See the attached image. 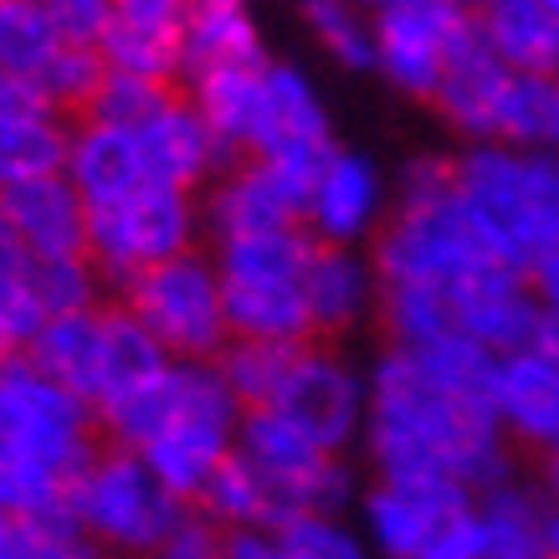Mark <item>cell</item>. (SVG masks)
<instances>
[{"mask_svg":"<svg viewBox=\"0 0 559 559\" xmlns=\"http://www.w3.org/2000/svg\"><path fill=\"white\" fill-rule=\"evenodd\" d=\"M26 359L41 374H51L57 385H68L72 395H83L87 406H98L103 385H108V308L98 304L83 313L47 319Z\"/></svg>","mask_w":559,"mask_h":559,"instance_id":"obj_22","label":"cell"},{"mask_svg":"<svg viewBox=\"0 0 559 559\" xmlns=\"http://www.w3.org/2000/svg\"><path fill=\"white\" fill-rule=\"evenodd\" d=\"M447 298H452V319H457L462 334L477 340L483 349H492L498 359L539 344L544 298L534 293L528 272L509 267V262L477 267L473 277H462Z\"/></svg>","mask_w":559,"mask_h":559,"instance_id":"obj_13","label":"cell"},{"mask_svg":"<svg viewBox=\"0 0 559 559\" xmlns=\"http://www.w3.org/2000/svg\"><path fill=\"white\" fill-rule=\"evenodd\" d=\"M221 559H288V555H283V539L272 528H226Z\"/></svg>","mask_w":559,"mask_h":559,"instance_id":"obj_42","label":"cell"},{"mask_svg":"<svg viewBox=\"0 0 559 559\" xmlns=\"http://www.w3.org/2000/svg\"><path fill=\"white\" fill-rule=\"evenodd\" d=\"M201 231L205 216L190 190L144 186L114 205L87 211V257L103 272V283H114L123 293L139 272L165 267L175 257L195 252Z\"/></svg>","mask_w":559,"mask_h":559,"instance_id":"obj_8","label":"cell"},{"mask_svg":"<svg viewBox=\"0 0 559 559\" xmlns=\"http://www.w3.org/2000/svg\"><path fill=\"white\" fill-rule=\"evenodd\" d=\"M539 5H544V11H555V16H559V0H539Z\"/></svg>","mask_w":559,"mask_h":559,"instance_id":"obj_50","label":"cell"},{"mask_svg":"<svg viewBox=\"0 0 559 559\" xmlns=\"http://www.w3.org/2000/svg\"><path fill=\"white\" fill-rule=\"evenodd\" d=\"M416 365H421L441 390H452L462 401H477V406H488V390H492V370H498V355L483 349L477 340H467L462 329L452 334H441L437 344H426L416 349Z\"/></svg>","mask_w":559,"mask_h":559,"instance_id":"obj_31","label":"cell"},{"mask_svg":"<svg viewBox=\"0 0 559 559\" xmlns=\"http://www.w3.org/2000/svg\"><path fill=\"white\" fill-rule=\"evenodd\" d=\"M488 406L513 452H534L544 462L559 447V359L539 344L503 355L492 370Z\"/></svg>","mask_w":559,"mask_h":559,"instance_id":"obj_15","label":"cell"},{"mask_svg":"<svg viewBox=\"0 0 559 559\" xmlns=\"http://www.w3.org/2000/svg\"><path fill=\"white\" fill-rule=\"evenodd\" d=\"M32 283H36L41 308H47V319H62V313L98 308L103 272L93 267V257H57V262H36Z\"/></svg>","mask_w":559,"mask_h":559,"instance_id":"obj_36","label":"cell"},{"mask_svg":"<svg viewBox=\"0 0 559 559\" xmlns=\"http://www.w3.org/2000/svg\"><path fill=\"white\" fill-rule=\"evenodd\" d=\"M477 498L452 477H380L365 492V524L385 559H411L447 524L473 513Z\"/></svg>","mask_w":559,"mask_h":559,"instance_id":"obj_12","label":"cell"},{"mask_svg":"<svg viewBox=\"0 0 559 559\" xmlns=\"http://www.w3.org/2000/svg\"><path fill=\"white\" fill-rule=\"evenodd\" d=\"M175 98V87L165 83H144V78H123V72H108L98 87V98H93V108H87L83 119L93 123H108V129H144V123L165 108V103Z\"/></svg>","mask_w":559,"mask_h":559,"instance_id":"obj_37","label":"cell"},{"mask_svg":"<svg viewBox=\"0 0 559 559\" xmlns=\"http://www.w3.org/2000/svg\"><path fill=\"white\" fill-rule=\"evenodd\" d=\"M308 252H313V237L304 226L216 241L211 257H216L221 288H226L231 340H272V344L313 340L308 298H304Z\"/></svg>","mask_w":559,"mask_h":559,"instance_id":"obj_3","label":"cell"},{"mask_svg":"<svg viewBox=\"0 0 559 559\" xmlns=\"http://www.w3.org/2000/svg\"><path fill=\"white\" fill-rule=\"evenodd\" d=\"M513 83V68L488 47L483 26H473L457 36L452 47V62L441 72L437 87V114L447 119V129H457L467 144H492V129H498V108H503V93Z\"/></svg>","mask_w":559,"mask_h":559,"instance_id":"obj_17","label":"cell"},{"mask_svg":"<svg viewBox=\"0 0 559 559\" xmlns=\"http://www.w3.org/2000/svg\"><path fill=\"white\" fill-rule=\"evenodd\" d=\"M262 78H267V62H237V68H211V72H201V78H190L186 98L195 103V114L205 119L226 170L252 154L257 108H262Z\"/></svg>","mask_w":559,"mask_h":559,"instance_id":"obj_24","label":"cell"},{"mask_svg":"<svg viewBox=\"0 0 559 559\" xmlns=\"http://www.w3.org/2000/svg\"><path fill=\"white\" fill-rule=\"evenodd\" d=\"M304 298H308V323H313V340L334 344L344 334H355L365 319H374L380 308V272L374 257L359 247H329L313 241L304 272Z\"/></svg>","mask_w":559,"mask_h":559,"instance_id":"obj_18","label":"cell"},{"mask_svg":"<svg viewBox=\"0 0 559 559\" xmlns=\"http://www.w3.org/2000/svg\"><path fill=\"white\" fill-rule=\"evenodd\" d=\"M72 190L87 201V211L98 205H114L123 195L150 186V170H144V154H139V139L129 129H108V123H72L68 139V170Z\"/></svg>","mask_w":559,"mask_h":559,"instance_id":"obj_23","label":"cell"},{"mask_svg":"<svg viewBox=\"0 0 559 559\" xmlns=\"http://www.w3.org/2000/svg\"><path fill=\"white\" fill-rule=\"evenodd\" d=\"M62 47L51 32L41 0H0V72L5 78H26L51 62V51Z\"/></svg>","mask_w":559,"mask_h":559,"instance_id":"obj_32","label":"cell"},{"mask_svg":"<svg viewBox=\"0 0 559 559\" xmlns=\"http://www.w3.org/2000/svg\"><path fill=\"white\" fill-rule=\"evenodd\" d=\"M390 221V186L380 165L359 150H334L329 165H323L319 186L308 195L304 211V231L313 241H329V247H359L380 237V226Z\"/></svg>","mask_w":559,"mask_h":559,"instance_id":"obj_14","label":"cell"},{"mask_svg":"<svg viewBox=\"0 0 559 559\" xmlns=\"http://www.w3.org/2000/svg\"><path fill=\"white\" fill-rule=\"evenodd\" d=\"M549 559H559V513H549Z\"/></svg>","mask_w":559,"mask_h":559,"instance_id":"obj_48","label":"cell"},{"mask_svg":"<svg viewBox=\"0 0 559 559\" xmlns=\"http://www.w3.org/2000/svg\"><path fill=\"white\" fill-rule=\"evenodd\" d=\"M457 195L498 262L528 272L539 241L559 226V154L467 144L457 154Z\"/></svg>","mask_w":559,"mask_h":559,"instance_id":"obj_2","label":"cell"},{"mask_svg":"<svg viewBox=\"0 0 559 559\" xmlns=\"http://www.w3.org/2000/svg\"><path fill=\"white\" fill-rule=\"evenodd\" d=\"M365 380V452L380 477H452L473 498L519 477V452L492 421V406L441 390L416 355L385 349Z\"/></svg>","mask_w":559,"mask_h":559,"instance_id":"obj_1","label":"cell"},{"mask_svg":"<svg viewBox=\"0 0 559 559\" xmlns=\"http://www.w3.org/2000/svg\"><path fill=\"white\" fill-rule=\"evenodd\" d=\"M72 129L51 108H0V195L68 170Z\"/></svg>","mask_w":559,"mask_h":559,"instance_id":"obj_25","label":"cell"},{"mask_svg":"<svg viewBox=\"0 0 559 559\" xmlns=\"http://www.w3.org/2000/svg\"><path fill=\"white\" fill-rule=\"evenodd\" d=\"M0 452L78 483L103 452L98 411L41 374L32 359H11L0 365Z\"/></svg>","mask_w":559,"mask_h":559,"instance_id":"obj_6","label":"cell"},{"mask_svg":"<svg viewBox=\"0 0 559 559\" xmlns=\"http://www.w3.org/2000/svg\"><path fill=\"white\" fill-rule=\"evenodd\" d=\"M21 267H32V257H26V247L16 241L11 221H5V211H0V277H5V272H21Z\"/></svg>","mask_w":559,"mask_h":559,"instance_id":"obj_44","label":"cell"},{"mask_svg":"<svg viewBox=\"0 0 559 559\" xmlns=\"http://www.w3.org/2000/svg\"><path fill=\"white\" fill-rule=\"evenodd\" d=\"M277 539L288 559H370L340 519H293L288 528H277Z\"/></svg>","mask_w":559,"mask_h":559,"instance_id":"obj_38","label":"cell"},{"mask_svg":"<svg viewBox=\"0 0 559 559\" xmlns=\"http://www.w3.org/2000/svg\"><path fill=\"white\" fill-rule=\"evenodd\" d=\"M544 483H539V488H544V498H549V509H555L559 513V452H555V457H544Z\"/></svg>","mask_w":559,"mask_h":559,"instance_id":"obj_47","label":"cell"},{"mask_svg":"<svg viewBox=\"0 0 559 559\" xmlns=\"http://www.w3.org/2000/svg\"><path fill=\"white\" fill-rule=\"evenodd\" d=\"M0 211L32 262L87 257V201L72 190L68 175H47V180L5 190Z\"/></svg>","mask_w":559,"mask_h":559,"instance_id":"obj_21","label":"cell"},{"mask_svg":"<svg viewBox=\"0 0 559 559\" xmlns=\"http://www.w3.org/2000/svg\"><path fill=\"white\" fill-rule=\"evenodd\" d=\"M201 216H205V231L216 241H237V237L304 226V205L293 201V190L262 159H237L231 170H221L205 186Z\"/></svg>","mask_w":559,"mask_h":559,"instance_id":"obj_19","label":"cell"},{"mask_svg":"<svg viewBox=\"0 0 559 559\" xmlns=\"http://www.w3.org/2000/svg\"><path fill=\"white\" fill-rule=\"evenodd\" d=\"M103 78H108V62H103L98 51L57 47V51H51V62L36 72L32 83H36V93L47 98L51 114H87V108H93V98H98Z\"/></svg>","mask_w":559,"mask_h":559,"instance_id":"obj_33","label":"cell"},{"mask_svg":"<svg viewBox=\"0 0 559 559\" xmlns=\"http://www.w3.org/2000/svg\"><path fill=\"white\" fill-rule=\"evenodd\" d=\"M68 509L108 559H154V549L170 539L190 503H180L139 452L103 441V452L72 483Z\"/></svg>","mask_w":559,"mask_h":559,"instance_id":"obj_5","label":"cell"},{"mask_svg":"<svg viewBox=\"0 0 559 559\" xmlns=\"http://www.w3.org/2000/svg\"><path fill=\"white\" fill-rule=\"evenodd\" d=\"M313 36L323 41V51L349 72H374V16L359 0H340V5H319L304 11Z\"/></svg>","mask_w":559,"mask_h":559,"instance_id":"obj_34","label":"cell"},{"mask_svg":"<svg viewBox=\"0 0 559 559\" xmlns=\"http://www.w3.org/2000/svg\"><path fill=\"white\" fill-rule=\"evenodd\" d=\"M467 0H406L374 16V72L411 98H437L457 36L473 26Z\"/></svg>","mask_w":559,"mask_h":559,"instance_id":"obj_11","label":"cell"},{"mask_svg":"<svg viewBox=\"0 0 559 559\" xmlns=\"http://www.w3.org/2000/svg\"><path fill=\"white\" fill-rule=\"evenodd\" d=\"M492 144L559 154V72H513Z\"/></svg>","mask_w":559,"mask_h":559,"instance_id":"obj_27","label":"cell"},{"mask_svg":"<svg viewBox=\"0 0 559 559\" xmlns=\"http://www.w3.org/2000/svg\"><path fill=\"white\" fill-rule=\"evenodd\" d=\"M0 559H32V549H26V524L11 519V513H0Z\"/></svg>","mask_w":559,"mask_h":559,"instance_id":"obj_45","label":"cell"},{"mask_svg":"<svg viewBox=\"0 0 559 559\" xmlns=\"http://www.w3.org/2000/svg\"><path fill=\"white\" fill-rule=\"evenodd\" d=\"M298 349H304V344L231 340L216 355V370H221V380L231 385V395L241 401V411H262V406H272V395L283 390Z\"/></svg>","mask_w":559,"mask_h":559,"instance_id":"obj_30","label":"cell"},{"mask_svg":"<svg viewBox=\"0 0 559 559\" xmlns=\"http://www.w3.org/2000/svg\"><path fill=\"white\" fill-rule=\"evenodd\" d=\"M411 559H483V524H477V509L462 513L457 524H447L421 555H411Z\"/></svg>","mask_w":559,"mask_h":559,"instance_id":"obj_41","label":"cell"},{"mask_svg":"<svg viewBox=\"0 0 559 559\" xmlns=\"http://www.w3.org/2000/svg\"><path fill=\"white\" fill-rule=\"evenodd\" d=\"M221 544H226V528L211 524L201 509H186V519L154 549V559H221Z\"/></svg>","mask_w":559,"mask_h":559,"instance_id":"obj_40","label":"cell"},{"mask_svg":"<svg viewBox=\"0 0 559 559\" xmlns=\"http://www.w3.org/2000/svg\"><path fill=\"white\" fill-rule=\"evenodd\" d=\"M241 401L231 395V385L221 380L216 359H195L180 365L175 359V390H170V411L165 426L150 437V447L139 457L150 462V473L180 498L195 503L201 488L216 477V467L237 452V431H241Z\"/></svg>","mask_w":559,"mask_h":559,"instance_id":"obj_4","label":"cell"},{"mask_svg":"<svg viewBox=\"0 0 559 559\" xmlns=\"http://www.w3.org/2000/svg\"><path fill=\"white\" fill-rule=\"evenodd\" d=\"M98 57L108 72L175 87L186 78V0H119Z\"/></svg>","mask_w":559,"mask_h":559,"instance_id":"obj_16","label":"cell"},{"mask_svg":"<svg viewBox=\"0 0 559 559\" xmlns=\"http://www.w3.org/2000/svg\"><path fill=\"white\" fill-rule=\"evenodd\" d=\"M68 498H72V483H62L57 473L36 467V462L0 452V513H11V519H47V513L68 509Z\"/></svg>","mask_w":559,"mask_h":559,"instance_id":"obj_35","label":"cell"},{"mask_svg":"<svg viewBox=\"0 0 559 559\" xmlns=\"http://www.w3.org/2000/svg\"><path fill=\"white\" fill-rule=\"evenodd\" d=\"M370 257L380 283H421V288H441V293H452L462 277H473L477 267L498 262V252L477 231L473 211L462 205L457 190L416 195V201L395 195L390 221L370 241Z\"/></svg>","mask_w":559,"mask_h":559,"instance_id":"obj_7","label":"cell"},{"mask_svg":"<svg viewBox=\"0 0 559 559\" xmlns=\"http://www.w3.org/2000/svg\"><path fill=\"white\" fill-rule=\"evenodd\" d=\"M365 406H370V380L334 344L308 340L293 359L283 390L262 411L288 416L313 447H323L329 457H344V447L365 437Z\"/></svg>","mask_w":559,"mask_h":559,"instance_id":"obj_10","label":"cell"},{"mask_svg":"<svg viewBox=\"0 0 559 559\" xmlns=\"http://www.w3.org/2000/svg\"><path fill=\"white\" fill-rule=\"evenodd\" d=\"M41 11H47L51 32L62 47H87L98 51L108 26H114V11H119V0H41Z\"/></svg>","mask_w":559,"mask_h":559,"instance_id":"obj_39","label":"cell"},{"mask_svg":"<svg viewBox=\"0 0 559 559\" xmlns=\"http://www.w3.org/2000/svg\"><path fill=\"white\" fill-rule=\"evenodd\" d=\"M0 78H5V72H0Z\"/></svg>","mask_w":559,"mask_h":559,"instance_id":"obj_51","label":"cell"},{"mask_svg":"<svg viewBox=\"0 0 559 559\" xmlns=\"http://www.w3.org/2000/svg\"><path fill=\"white\" fill-rule=\"evenodd\" d=\"M477 26L513 72H559V16L544 11L539 0H509L477 11Z\"/></svg>","mask_w":559,"mask_h":559,"instance_id":"obj_26","label":"cell"},{"mask_svg":"<svg viewBox=\"0 0 559 559\" xmlns=\"http://www.w3.org/2000/svg\"><path fill=\"white\" fill-rule=\"evenodd\" d=\"M319 5H340V0H298V11H319Z\"/></svg>","mask_w":559,"mask_h":559,"instance_id":"obj_49","label":"cell"},{"mask_svg":"<svg viewBox=\"0 0 559 559\" xmlns=\"http://www.w3.org/2000/svg\"><path fill=\"white\" fill-rule=\"evenodd\" d=\"M190 509H201L205 519L221 524V528H277L267 477L257 473L241 452H231V457L221 462L216 477L205 483L201 498H195Z\"/></svg>","mask_w":559,"mask_h":559,"instance_id":"obj_29","label":"cell"},{"mask_svg":"<svg viewBox=\"0 0 559 559\" xmlns=\"http://www.w3.org/2000/svg\"><path fill=\"white\" fill-rule=\"evenodd\" d=\"M134 139H139V154H144V170H150V186H170L195 195V190L211 186L226 170L205 119L195 114V103L180 98V93L144 129H134Z\"/></svg>","mask_w":559,"mask_h":559,"instance_id":"obj_20","label":"cell"},{"mask_svg":"<svg viewBox=\"0 0 559 559\" xmlns=\"http://www.w3.org/2000/svg\"><path fill=\"white\" fill-rule=\"evenodd\" d=\"M374 319L385 329V349H426L437 344L441 334H452L457 319H452V298L441 288H421V283H380V308Z\"/></svg>","mask_w":559,"mask_h":559,"instance_id":"obj_28","label":"cell"},{"mask_svg":"<svg viewBox=\"0 0 559 559\" xmlns=\"http://www.w3.org/2000/svg\"><path fill=\"white\" fill-rule=\"evenodd\" d=\"M539 349L559 359V304H544V329H539Z\"/></svg>","mask_w":559,"mask_h":559,"instance_id":"obj_46","label":"cell"},{"mask_svg":"<svg viewBox=\"0 0 559 559\" xmlns=\"http://www.w3.org/2000/svg\"><path fill=\"white\" fill-rule=\"evenodd\" d=\"M123 308L180 365L216 359L231 344V319H226V288H221L216 257H205L201 247L165 262V267L139 272L134 283L123 288Z\"/></svg>","mask_w":559,"mask_h":559,"instance_id":"obj_9","label":"cell"},{"mask_svg":"<svg viewBox=\"0 0 559 559\" xmlns=\"http://www.w3.org/2000/svg\"><path fill=\"white\" fill-rule=\"evenodd\" d=\"M528 283H534V293L544 304H559V226L539 241V252L528 262Z\"/></svg>","mask_w":559,"mask_h":559,"instance_id":"obj_43","label":"cell"}]
</instances>
